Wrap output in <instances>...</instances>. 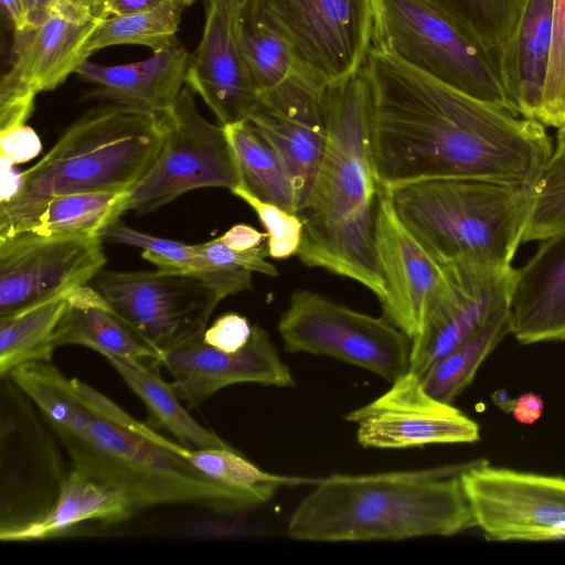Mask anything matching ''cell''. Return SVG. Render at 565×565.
<instances>
[{
  "label": "cell",
  "mask_w": 565,
  "mask_h": 565,
  "mask_svg": "<svg viewBox=\"0 0 565 565\" xmlns=\"http://www.w3.org/2000/svg\"><path fill=\"white\" fill-rule=\"evenodd\" d=\"M231 192L254 210L265 227L269 257L285 259L297 255L303 232L302 220L297 213L256 198L241 183Z\"/></svg>",
  "instance_id": "cell-37"
},
{
  "label": "cell",
  "mask_w": 565,
  "mask_h": 565,
  "mask_svg": "<svg viewBox=\"0 0 565 565\" xmlns=\"http://www.w3.org/2000/svg\"><path fill=\"white\" fill-rule=\"evenodd\" d=\"M370 143L383 189L437 178L531 188L554 152L536 119L428 77L371 46Z\"/></svg>",
  "instance_id": "cell-1"
},
{
  "label": "cell",
  "mask_w": 565,
  "mask_h": 565,
  "mask_svg": "<svg viewBox=\"0 0 565 565\" xmlns=\"http://www.w3.org/2000/svg\"><path fill=\"white\" fill-rule=\"evenodd\" d=\"M183 8L181 2L170 1L151 10L100 19L84 45V60L115 45H141L154 52L171 44L175 41Z\"/></svg>",
  "instance_id": "cell-33"
},
{
  "label": "cell",
  "mask_w": 565,
  "mask_h": 565,
  "mask_svg": "<svg viewBox=\"0 0 565 565\" xmlns=\"http://www.w3.org/2000/svg\"><path fill=\"white\" fill-rule=\"evenodd\" d=\"M531 204L522 243L542 241L565 228V154H552L530 188Z\"/></svg>",
  "instance_id": "cell-36"
},
{
  "label": "cell",
  "mask_w": 565,
  "mask_h": 565,
  "mask_svg": "<svg viewBox=\"0 0 565 565\" xmlns=\"http://www.w3.org/2000/svg\"><path fill=\"white\" fill-rule=\"evenodd\" d=\"M126 385L143 402L152 422L190 448L206 449L230 444L196 422L181 404L172 383L166 382L151 362L106 358Z\"/></svg>",
  "instance_id": "cell-27"
},
{
  "label": "cell",
  "mask_w": 565,
  "mask_h": 565,
  "mask_svg": "<svg viewBox=\"0 0 565 565\" xmlns=\"http://www.w3.org/2000/svg\"><path fill=\"white\" fill-rule=\"evenodd\" d=\"M70 4L87 12L88 14L103 19L106 8V0H65Z\"/></svg>",
  "instance_id": "cell-48"
},
{
  "label": "cell",
  "mask_w": 565,
  "mask_h": 565,
  "mask_svg": "<svg viewBox=\"0 0 565 565\" xmlns=\"http://www.w3.org/2000/svg\"><path fill=\"white\" fill-rule=\"evenodd\" d=\"M170 450L185 458L210 479L249 497L258 507L271 500L281 487L313 486L319 479L265 471L231 445L196 449L173 441Z\"/></svg>",
  "instance_id": "cell-30"
},
{
  "label": "cell",
  "mask_w": 565,
  "mask_h": 565,
  "mask_svg": "<svg viewBox=\"0 0 565 565\" xmlns=\"http://www.w3.org/2000/svg\"><path fill=\"white\" fill-rule=\"evenodd\" d=\"M100 237H0V317L88 285L107 258Z\"/></svg>",
  "instance_id": "cell-13"
},
{
  "label": "cell",
  "mask_w": 565,
  "mask_h": 565,
  "mask_svg": "<svg viewBox=\"0 0 565 565\" xmlns=\"http://www.w3.org/2000/svg\"><path fill=\"white\" fill-rule=\"evenodd\" d=\"M170 1L179 0H111L106 6L104 18L108 15H118L147 11L158 8Z\"/></svg>",
  "instance_id": "cell-46"
},
{
  "label": "cell",
  "mask_w": 565,
  "mask_h": 565,
  "mask_svg": "<svg viewBox=\"0 0 565 565\" xmlns=\"http://www.w3.org/2000/svg\"><path fill=\"white\" fill-rule=\"evenodd\" d=\"M537 120L554 128L565 122V0H554L551 55Z\"/></svg>",
  "instance_id": "cell-38"
},
{
  "label": "cell",
  "mask_w": 565,
  "mask_h": 565,
  "mask_svg": "<svg viewBox=\"0 0 565 565\" xmlns=\"http://www.w3.org/2000/svg\"><path fill=\"white\" fill-rule=\"evenodd\" d=\"M196 252L214 264L237 266L253 273L267 276H277L278 270L274 264L267 262L269 256L267 243L248 250H234L226 246L218 237L199 244H193Z\"/></svg>",
  "instance_id": "cell-39"
},
{
  "label": "cell",
  "mask_w": 565,
  "mask_h": 565,
  "mask_svg": "<svg viewBox=\"0 0 565 565\" xmlns=\"http://www.w3.org/2000/svg\"><path fill=\"white\" fill-rule=\"evenodd\" d=\"M554 0H527L515 40L501 53L511 110L537 120L547 76Z\"/></svg>",
  "instance_id": "cell-25"
},
{
  "label": "cell",
  "mask_w": 565,
  "mask_h": 565,
  "mask_svg": "<svg viewBox=\"0 0 565 565\" xmlns=\"http://www.w3.org/2000/svg\"><path fill=\"white\" fill-rule=\"evenodd\" d=\"M223 127L236 158L241 184L256 198L297 213L290 177L273 146L248 120Z\"/></svg>",
  "instance_id": "cell-29"
},
{
  "label": "cell",
  "mask_w": 565,
  "mask_h": 565,
  "mask_svg": "<svg viewBox=\"0 0 565 565\" xmlns=\"http://www.w3.org/2000/svg\"><path fill=\"white\" fill-rule=\"evenodd\" d=\"M207 1L221 2V3L230 7L231 9H234V10H237V11L244 13L250 8V6L253 4V2L255 0H204V2H207Z\"/></svg>",
  "instance_id": "cell-49"
},
{
  "label": "cell",
  "mask_w": 565,
  "mask_h": 565,
  "mask_svg": "<svg viewBox=\"0 0 565 565\" xmlns=\"http://www.w3.org/2000/svg\"><path fill=\"white\" fill-rule=\"evenodd\" d=\"M8 376L38 407L72 468L120 491L137 511L182 505L238 514L258 508L142 436L120 406L85 382L66 377L52 362H29Z\"/></svg>",
  "instance_id": "cell-2"
},
{
  "label": "cell",
  "mask_w": 565,
  "mask_h": 565,
  "mask_svg": "<svg viewBox=\"0 0 565 565\" xmlns=\"http://www.w3.org/2000/svg\"><path fill=\"white\" fill-rule=\"evenodd\" d=\"M322 94L294 71L259 95V103L247 119L282 160L295 190L297 212L308 198L324 151Z\"/></svg>",
  "instance_id": "cell-18"
},
{
  "label": "cell",
  "mask_w": 565,
  "mask_h": 565,
  "mask_svg": "<svg viewBox=\"0 0 565 565\" xmlns=\"http://www.w3.org/2000/svg\"><path fill=\"white\" fill-rule=\"evenodd\" d=\"M253 326L239 313L227 312L220 316L211 327L205 328L203 341L224 352H236L249 341Z\"/></svg>",
  "instance_id": "cell-41"
},
{
  "label": "cell",
  "mask_w": 565,
  "mask_h": 565,
  "mask_svg": "<svg viewBox=\"0 0 565 565\" xmlns=\"http://www.w3.org/2000/svg\"><path fill=\"white\" fill-rule=\"evenodd\" d=\"M266 237V232H259L247 224H236L218 238L230 248L242 252L258 247Z\"/></svg>",
  "instance_id": "cell-44"
},
{
  "label": "cell",
  "mask_w": 565,
  "mask_h": 565,
  "mask_svg": "<svg viewBox=\"0 0 565 565\" xmlns=\"http://www.w3.org/2000/svg\"><path fill=\"white\" fill-rule=\"evenodd\" d=\"M365 448L405 449L480 439L477 422L450 403L430 395L422 379L408 371L370 403L345 415Z\"/></svg>",
  "instance_id": "cell-14"
},
{
  "label": "cell",
  "mask_w": 565,
  "mask_h": 565,
  "mask_svg": "<svg viewBox=\"0 0 565 565\" xmlns=\"http://www.w3.org/2000/svg\"><path fill=\"white\" fill-rule=\"evenodd\" d=\"M476 521L491 541L565 539V478L471 460L462 475Z\"/></svg>",
  "instance_id": "cell-12"
},
{
  "label": "cell",
  "mask_w": 565,
  "mask_h": 565,
  "mask_svg": "<svg viewBox=\"0 0 565 565\" xmlns=\"http://www.w3.org/2000/svg\"><path fill=\"white\" fill-rule=\"evenodd\" d=\"M471 461L319 477L292 511L296 541L361 542L451 536L476 527L462 475Z\"/></svg>",
  "instance_id": "cell-4"
},
{
  "label": "cell",
  "mask_w": 565,
  "mask_h": 565,
  "mask_svg": "<svg viewBox=\"0 0 565 565\" xmlns=\"http://www.w3.org/2000/svg\"><path fill=\"white\" fill-rule=\"evenodd\" d=\"M100 238L140 248L141 257L161 271L190 275L205 281L222 300L252 289L253 271L243 267L214 264L196 252L193 244L150 235L129 227L119 220L108 225L102 232Z\"/></svg>",
  "instance_id": "cell-26"
},
{
  "label": "cell",
  "mask_w": 565,
  "mask_h": 565,
  "mask_svg": "<svg viewBox=\"0 0 565 565\" xmlns=\"http://www.w3.org/2000/svg\"><path fill=\"white\" fill-rule=\"evenodd\" d=\"M99 20L49 14L17 32L12 64L4 75L36 94L56 88L86 61L83 49Z\"/></svg>",
  "instance_id": "cell-22"
},
{
  "label": "cell",
  "mask_w": 565,
  "mask_h": 565,
  "mask_svg": "<svg viewBox=\"0 0 565 565\" xmlns=\"http://www.w3.org/2000/svg\"><path fill=\"white\" fill-rule=\"evenodd\" d=\"M36 93L2 76L0 84V132L26 125L34 110Z\"/></svg>",
  "instance_id": "cell-40"
},
{
  "label": "cell",
  "mask_w": 565,
  "mask_h": 565,
  "mask_svg": "<svg viewBox=\"0 0 565 565\" xmlns=\"http://www.w3.org/2000/svg\"><path fill=\"white\" fill-rule=\"evenodd\" d=\"M554 154H565V122L557 128Z\"/></svg>",
  "instance_id": "cell-50"
},
{
  "label": "cell",
  "mask_w": 565,
  "mask_h": 565,
  "mask_svg": "<svg viewBox=\"0 0 565 565\" xmlns=\"http://www.w3.org/2000/svg\"><path fill=\"white\" fill-rule=\"evenodd\" d=\"M67 303L68 291L15 315L0 317L1 379L29 362H52L56 349L54 333Z\"/></svg>",
  "instance_id": "cell-31"
},
{
  "label": "cell",
  "mask_w": 565,
  "mask_h": 565,
  "mask_svg": "<svg viewBox=\"0 0 565 565\" xmlns=\"http://www.w3.org/2000/svg\"><path fill=\"white\" fill-rule=\"evenodd\" d=\"M278 331L290 353L330 356L390 383L411 367L412 340L387 318L356 311L311 290L292 292Z\"/></svg>",
  "instance_id": "cell-9"
},
{
  "label": "cell",
  "mask_w": 565,
  "mask_h": 565,
  "mask_svg": "<svg viewBox=\"0 0 565 565\" xmlns=\"http://www.w3.org/2000/svg\"><path fill=\"white\" fill-rule=\"evenodd\" d=\"M375 248L385 284L384 317L414 340L446 288L448 266L437 262L398 217L382 188L375 222Z\"/></svg>",
  "instance_id": "cell-16"
},
{
  "label": "cell",
  "mask_w": 565,
  "mask_h": 565,
  "mask_svg": "<svg viewBox=\"0 0 565 565\" xmlns=\"http://www.w3.org/2000/svg\"><path fill=\"white\" fill-rule=\"evenodd\" d=\"M238 40L259 95L284 82L294 72L285 42L247 12L242 14L239 21Z\"/></svg>",
  "instance_id": "cell-35"
},
{
  "label": "cell",
  "mask_w": 565,
  "mask_h": 565,
  "mask_svg": "<svg viewBox=\"0 0 565 565\" xmlns=\"http://www.w3.org/2000/svg\"><path fill=\"white\" fill-rule=\"evenodd\" d=\"M287 45L320 90L355 75L372 46L375 0H255L246 11Z\"/></svg>",
  "instance_id": "cell-8"
},
{
  "label": "cell",
  "mask_w": 565,
  "mask_h": 565,
  "mask_svg": "<svg viewBox=\"0 0 565 565\" xmlns=\"http://www.w3.org/2000/svg\"><path fill=\"white\" fill-rule=\"evenodd\" d=\"M184 7H188L195 2L196 0H179Z\"/></svg>",
  "instance_id": "cell-51"
},
{
  "label": "cell",
  "mask_w": 565,
  "mask_h": 565,
  "mask_svg": "<svg viewBox=\"0 0 565 565\" xmlns=\"http://www.w3.org/2000/svg\"><path fill=\"white\" fill-rule=\"evenodd\" d=\"M385 190L401 221L440 264L511 266L527 222L530 188L437 178Z\"/></svg>",
  "instance_id": "cell-6"
},
{
  "label": "cell",
  "mask_w": 565,
  "mask_h": 565,
  "mask_svg": "<svg viewBox=\"0 0 565 565\" xmlns=\"http://www.w3.org/2000/svg\"><path fill=\"white\" fill-rule=\"evenodd\" d=\"M540 242L515 269L509 301L511 333L522 344L565 340V228Z\"/></svg>",
  "instance_id": "cell-21"
},
{
  "label": "cell",
  "mask_w": 565,
  "mask_h": 565,
  "mask_svg": "<svg viewBox=\"0 0 565 565\" xmlns=\"http://www.w3.org/2000/svg\"><path fill=\"white\" fill-rule=\"evenodd\" d=\"M111 0H106V6L110 2ZM106 9V8H105ZM105 14V13H104Z\"/></svg>",
  "instance_id": "cell-52"
},
{
  "label": "cell",
  "mask_w": 565,
  "mask_h": 565,
  "mask_svg": "<svg viewBox=\"0 0 565 565\" xmlns=\"http://www.w3.org/2000/svg\"><path fill=\"white\" fill-rule=\"evenodd\" d=\"M42 149L38 134L22 125L0 132V154L2 163L14 166L35 158Z\"/></svg>",
  "instance_id": "cell-42"
},
{
  "label": "cell",
  "mask_w": 565,
  "mask_h": 565,
  "mask_svg": "<svg viewBox=\"0 0 565 565\" xmlns=\"http://www.w3.org/2000/svg\"><path fill=\"white\" fill-rule=\"evenodd\" d=\"M89 285L160 358L174 344L202 333L222 301L205 281L159 269L114 271L103 268Z\"/></svg>",
  "instance_id": "cell-11"
},
{
  "label": "cell",
  "mask_w": 565,
  "mask_h": 565,
  "mask_svg": "<svg viewBox=\"0 0 565 565\" xmlns=\"http://www.w3.org/2000/svg\"><path fill=\"white\" fill-rule=\"evenodd\" d=\"M24 3L33 24H36L49 14H60L81 21L97 19L65 0H24Z\"/></svg>",
  "instance_id": "cell-43"
},
{
  "label": "cell",
  "mask_w": 565,
  "mask_h": 565,
  "mask_svg": "<svg viewBox=\"0 0 565 565\" xmlns=\"http://www.w3.org/2000/svg\"><path fill=\"white\" fill-rule=\"evenodd\" d=\"M202 334L163 351L159 362L169 371L178 396L190 408L234 384L295 385L289 366L262 327L254 324L249 341L236 352H224L206 344Z\"/></svg>",
  "instance_id": "cell-17"
},
{
  "label": "cell",
  "mask_w": 565,
  "mask_h": 565,
  "mask_svg": "<svg viewBox=\"0 0 565 565\" xmlns=\"http://www.w3.org/2000/svg\"><path fill=\"white\" fill-rule=\"evenodd\" d=\"M372 46L458 92L512 111L501 54L424 0H375Z\"/></svg>",
  "instance_id": "cell-7"
},
{
  "label": "cell",
  "mask_w": 565,
  "mask_h": 565,
  "mask_svg": "<svg viewBox=\"0 0 565 565\" xmlns=\"http://www.w3.org/2000/svg\"><path fill=\"white\" fill-rule=\"evenodd\" d=\"M327 125L323 156L297 214L303 232L297 256L370 289L379 300L385 284L375 248L382 186L370 143L372 93L363 68L323 90Z\"/></svg>",
  "instance_id": "cell-3"
},
{
  "label": "cell",
  "mask_w": 565,
  "mask_h": 565,
  "mask_svg": "<svg viewBox=\"0 0 565 565\" xmlns=\"http://www.w3.org/2000/svg\"><path fill=\"white\" fill-rule=\"evenodd\" d=\"M136 512L120 491L72 468L63 478L51 508L39 519L0 531V540L32 542L55 539L85 522L117 524L129 520Z\"/></svg>",
  "instance_id": "cell-23"
},
{
  "label": "cell",
  "mask_w": 565,
  "mask_h": 565,
  "mask_svg": "<svg viewBox=\"0 0 565 565\" xmlns=\"http://www.w3.org/2000/svg\"><path fill=\"white\" fill-rule=\"evenodd\" d=\"M449 280L412 340L409 371L423 379L440 360L509 303L515 268L448 264Z\"/></svg>",
  "instance_id": "cell-15"
},
{
  "label": "cell",
  "mask_w": 565,
  "mask_h": 565,
  "mask_svg": "<svg viewBox=\"0 0 565 565\" xmlns=\"http://www.w3.org/2000/svg\"><path fill=\"white\" fill-rule=\"evenodd\" d=\"M189 57L188 51L175 40L138 62L105 66L86 60L75 74L90 86L84 99L162 116L174 105L185 85Z\"/></svg>",
  "instance_id": "cell-20"
},
{
  "label": "cell",
  "mask_w": 565,
  "mask_h": 565,
  "mask_svg": "<svg viewBox=\"0 0 565 565\" xmlns=\"http://www.w3.org/2000/svg\"><path fill=\"white\" fill-rule=\"evenodd\" d=\"M543 407V401L539 395L525 393L516 399L512 414L519 423L529 425L541 417Z\"/></svg>",
  "instance_id": "cell-45"
},
{
  "label": "cell",
  "mask_w": 565,
  "mask_h": 565,
  "mask_svg": "<svg viewBox=\"0 0 565 565\" xmlns=\"http://www.w3.org/2000/svg\"><path fill=\"white\" fill-rule=\"evenodd\" d=\"M1 4L10 18L15 33L26 31L35 25L31 20L24 0H1Z\"/></svg>",
  "instance_id": "cell-47"
},
{
  "label": "cell",
  "mask_w": 565,
  "mask_h": 565,
  "mask_svg": "<svg viewBox=\"0 0 565 565\" xmlns=\"http://www.w3.org/2000/svg\"><path fill=\"white\" fill-rule=\"evenodd\" d=\"M204 3V29L189 57L185 86L204 100L220 125L247 120L259 103V93L239 46L243 13L221 2Z\"/></svg>",
  "instance_id": "cell-19"
},
{
  "label": "cell",
  "mask_w": 565,
  "mask_h": 565,
  "mask_svg": "<svg viewBox=\"0 0 565 565\" xmlns=\"http://www.w3.org/2000/svg\"><path fill=\"white\" fill-rule=\"evenodd\" d=\"M500 54L515 40L527 0H424Z\"/></svg>",
  "instance_id": "cell-34"
},
{
  "label": "cell",
  "mask_w": 565,
  "mask_h": 565,
  "mask_svg": "<svg viewBox=\"0 0 565 565\" xmlns=\"http://www.w3.org/2000/svg\"><path fill=\"white\" fill-rule=\"evenodd\" d=\"M163 143L146 173L127 192L121 215L147 214L180 195L202 188L232 191L241 183L236 158L225 129L199 111L193 92L183 87L162 115Z\"/></svg>",
  "instance_id": "cell-10"
},
{
  "label": "cell",
  "mask_w": 565,
  "mask_h": 565,
  "mask_svg": "<svg viewBox=\"0 0 565 565\" xmlns=\"http://www.w3.org/2000/svg\"><path fill=\"white\" fill-rule=\"evenodd\" d=\"M163 139L162 116L115 104L89 109L19 173L17 191L0 204V237L53 196L128 192L150 168Z\"/></svg>",
  "instance_id": "cell-5"
},
{
  "label": "cell",
  "mask_w": 565,
  "mask_h": 565,
  "mask_svg": "<svg viewBox=\"0 0 565 565\" xmlns=\"http://www.w3.org/2000/svg\"><path fill=\"white\" fill-rule=\"evenodd\" d=\"M126 194L78 192L53 196L9 235L23 232L40 236L100 237L108 225L119 220Z\"/></svg>",
  "instance_id": "cell-28"
},
{
  "label": "cell",
  "mask_w": 565,
  "mask_h": 565,
  "mask_svg": "<svg viewBox=\"0 0 565 565\" xmlns=\"http://www.w3.org/2000/svg\"><path fill=\"white\" fill-rule=\"evenodd\" d=\"M509 333L511 318L507 303L422 379L425 390L434 397L452 404L473 381L483 361Z\"/></svg>",
  "instance_id": "cell-32"
},
{
  "label": "cell",
  "mask_w": 565,
  "mask_h": 565,
  "mask_svg": "<svg viewBox=\"0 0 565 565\" xmlns=\"http://www.w3.org/2000/svg\"><path fill=\"white\" fill-rule=\"evenodd\" d=\"M54 345H81L105 359L151 362L160 366V354L89 284L68 291V303L55 330Z\"/></svg>",
  "instance_id": "cell-24"
}]
</instances>
